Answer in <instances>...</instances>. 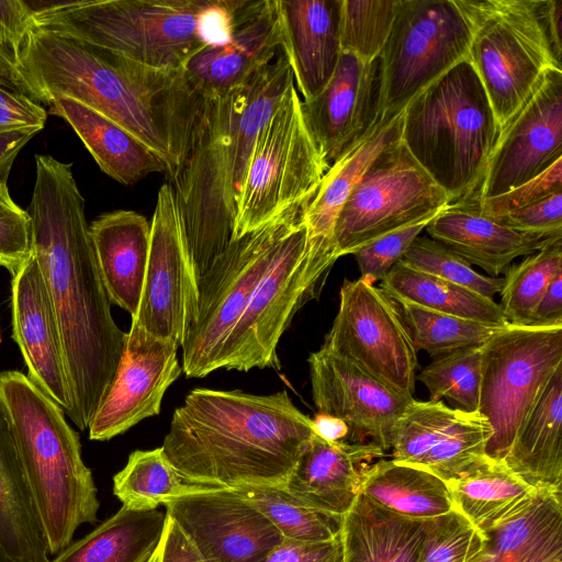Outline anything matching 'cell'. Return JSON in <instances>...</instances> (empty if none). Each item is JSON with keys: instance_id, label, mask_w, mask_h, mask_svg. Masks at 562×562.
<instances>
[{"instance_id": "cell-20", "label": "cell", "mask_w": 562, "mask_h": 562, "mask_svg": "<svg viewBox=\"0 0 562 562\" xmlns=\"http://www.w3.org/2000/svg\"><path fill=\"white\" fill-rule=\"evenodd\" d=\"M317 413L341 419L348 443L391 450L394 426L414 397L398 394L351 361L324 348L308 358Z\"/></svg>"}, {"instance_id": "cell-8", "label": "cell", "mask_w": 562, "mask_h": 562, "mask_svg": "<svg viewBox=\"0 0 562 562\" xmlns=\"http://www.w3.org/2000/svg\"><path fill=\"white\" fill-rule=\"evenodd\" d=\"M471 30L469 61L493 108L499 133L543 76L562 69L546 18V0H458Z\"/></svg>"}, {"instance_id": "cell-45", "label": "cell", "mask_w": 562, "mask_h": 562, "mask_svg": "<svg viewBox=\"0 0 562 562\" xmlns=\"http://www.w3.org/2000/svg\"><path fill=\"white\" fill-rule=\"evenodd\" d=\"M406 266L441 278L483 296L501 292L504 278L486 277L445 245L427 236H417L401 259Z\"/></svg>"}, {"instance_id": "cell-54", "label": "cell", "mask_w": 562, "mask_h": 562, "mask_svg": "<svg viewBox=\"0 0 562 562\" xmlns=\"http://www.w3.org/2000/svg\"><path fill=\"white\" fill-rule=\"evenodd\" d=\"M146 562H204V560L178 524L167 515L160 540Z\"/></svg>"}, {"instance_id": "cell-3", "label": "cell", "mask_w": 562, "mask_h": 562, "mask_svg": "<svg viewBox=\"0 0 562 562\" xmlns=\"http://www.w3.org/2000/svg\"><path fill=\"white\" fill-rule=\"evenodd\" d=\"M314 434L312 418L285 390L256 395L199 387L173 412L161 448L191 484L284 487Z\"/></svg>"}, {"instance_id": "cell-52", "label": "cell", "mask_w": 562, "mask_h": 562, "mask_svg": "<svg viewBox=\"0 0 562 562\" xmlns=\"http://www.w3.org/2000/svg\"><path fill=\"white\" fill-rule=\"evenodd\" d=\"M47 120L45 108L27 95L0 85V132L37 127Z\"/></svg>"}, {"instance_id": "cell-37", "label": "cell", "mask_w": 562, "mask_h": 562, "mask_svg": "<svg viewBox=\"0 0 562 562\" xmlns=\"http://www.w3.org/2000/svg\"><path fill=\"white\" fill-rule=\"evenodd\" d=\"M166 512L122 506L81 539L70 542L48 562H146L157 547Z\"/></svg>"}, {"instance_id": "cell-31", "label": "cell", "mask_w": 562, "mask_h": 562, "mask_svg": "<svg viewBox=\"0 0 562 562\" xmlns=\"http://www.w3.org/2000/svg\"><path fill=\"white\" fill-rule=\"evenodd\" d=\"M562 366H560L503 459L536 490L562 491Z\"/></svg>"}, {"instance_id": "cell-5", "label": "cell", "mask_w": 562, "mask_h": 562, "mask_svg": "<svg viewBox=\"0 0 562 562\" xmlns=\"http://www.w3.org/2000/svg\"><path fill=\"white\" fill-rule=\"evenodd\" d=\"M249 0H71L32 29L72 36L137 64L182 70L202 49L229 41Z\"/></svg>"}, {"instance_id": "cell-27", "label": "cell", "mask_w": 562, "mask_h": 562, "mask_svg": "<svg viewBox=\"0 0 562 562\" xmlns=\"http://www.w3.org/2000/svg\"><path fill=\"white\" fill-rule=\"evenodd\" d=\"M430 238L448 247L490 277L504 273L514 259L530 256L562 235L515 231L482 214L472 199L450 203L425 227Z\"/></svg>"}, {"instance_id": "cell-21", "label": "cell", "mask_w": 562, "mask_h": 562, "mask_svg": "<svg viewBox=\"0 0 562 562\" xmlns=\"http://www.w3.org/2000/svg\"><path fill=\"white\" fill-rule=\"evenodd\" d=\"M382 70L380 56L371 61L341 52L323 91L301 100L308 131L330 167L353 150L381 120Z\"/></svg>"}, {"instance_id": "cell-12", "label": "cell", "mask_w": 562, "mask_h": 562, "mask_svg": "<svg viewBox=\"0 0 562 562\" xmlns=\"http://www.w3.org/2000/svg\"><path fill=\"white\" fill-rule=\"evenodd\" d=\"M470 41L458 0H400L380 54L381 120L396 116L418 92L469 59Z\"/></svg>"}, {"instance_id": "cell-32", "label": "cell", "mask_w": 562, "mask_h": 562, "mask_svg": "<svg viewBox=\"0 0 562 562\" xmlns=\"http://www.w3.org/2000/svg\"><path fill=\"white\" fill-rule=\"evenodd\" d=\"M427 519L391 513L361 492L342 516L344 562H418Z\"/></svg>"}, {"instance_id": "cell-10", "label": "cell", "mask_w": 562, "mask_h": 562, "mask_svg": "<svg viewBox=\"0 0 562 562\" xmlns=\"http://www.w3.org/2000/svg\"><path fill=\"white\" fill-rule=\"evenodd\" d=\"M308 202L296 204L258 229L231 240L198 281L199 306L182 349V371L203 378L218 369L223 346L282 238Z\"/></svg>"}, {"instance_id": "cell-42", "label": "cell", "mask_w": 562, "mask_h": 562, "mask_svg": "<svg viewBox=\"0 0 562 562\" xmlns=\"http://www.w3.org/2000/svg\"><path fill=\"white\" fill-rule=\"evenodd\" d=\"M501 308L508 325L528 326L551 281L562 273V238L504 272Z\"/></svg>"}, {"instance_id": "cell-30", "label": "cell", "mask_w": 562, "mask_h": 562, "mask_svg": "<svg viewBox=\"0 0 562 562\" xmlns=\"http://www.w3.org/2000/svg\"><path fill=\"white\" fill-rule=\"evenodd\" d=\"M49 113L64 119L100 169L124 186L150 173L166 172L165 161L132 133L99 112L69 98L50 102Z\"/></svg>"}, {"instance_id": "cell-23", "label": "cell", "mask_w": 562, "mask_h": 562, "mask_svg": "<svg viewBox=\"0 0 562 562\" xmlns=\"http://www.w3.org/2000/svg\"><path fill=\"white\" fill-rule=\"evenodd\" d=\"M11 277L12 333L26 364V375L70 418L72 394L60 335L33 256Z\"/></svg>"}, {"instance_id": "cell-41", "label": "cell", "mask_w": 562, "mask_h": 562, "mask_svg": "<svg viewBox=\"0 0 562 562\" xmlns=\"http://www.w3.org/2000/svg\"><path fill=\"white\" fill-rule=\"evenodd\" d=\"M393 300L402 312L416 350H424L434 358L480 347L504 327L445 314L402 299Z\"/></svg>"}, {"instance_id": "cell-57", "label": "cell", "mask_w": 562, "mask_h": 562, "mask_svg": "<svg viewBox=\"0 0 562 562\" xmlns=\"http://www.w3.org/2000/svg\"><path fill=\"white\" fill-rule=\"evenodd\" d=\"M314 432L321 438L331 442H347L349 429L339 418L317 413L312 419Z\"/></svg>"}, {"instance_id": "cell-50", "label": "cell", "mask_w": 562, "mask_h": 562, "mask_svg": "<svg viewBox=\"0 0 562 562\" xmlns=\"http://www.w3.org/2000/svg\"><path fill=\"white\" fill-rule=\"evenodd\" d=\"M31 27L23 0H0V66L33 90L21 68V50Z\"/></svg>"}, {"instance_id": "cell-7", "label": "cell", "mask_w": 562, "mask_h": 562, "mask_svg": "<svg viewBox=\"0 0 562 562\" xmlns=\"http://www.w3.org/2000/svg\"><path fill=\"white\" fill-rule=\"evenodd\" d=\"M499 127L469 59L418 92L403 110L401 139L451 203L471 199Z\"/></svg>"}, {"instance_id": "cell-13", "label": "cell", "mask_w": 562, "mask_h": 562, "mask_svg": "<svg viewBox=\"0 0 562 562\" xmlns=\"http://www.w3.org/2000/svg\"><path fill=\"white\" fill-rule=\"evenodd\" d=\"M450 203L398 138L371 161L344 203L334 227L336 256L431 220Z\"/></svg>"}, {"instance_id": "cell-35", "label": "cell", "mask_w": 562, "mask_h": 562, "mask_svg": "<svg viewBox=\"0 0 562 562\" xmlns=\"http://www.w3.org/2000/svg\"><path fill=\"white\" fill-rule=\"evenodd\" d=\"M453 509L486 533L527 507L539 491L486 454L460 477L447 483Z\"/></svg>"}, {"instance_id": "cell-6", "label": "cell", "mask_w": 562, "mask_h": 562, "mask_svg": "<svg viewBox=\"0 0 562 562\" xmlns=\"http://www.w3.org/2000/svg\"><path fill=\"white\" fill-rule=\"evenodd\" d=\"M0 413L9 427L47 546L56 555L100 503L81 443L64 411L21 371H0Z\"/></svg>"}, {"instance_id": "cell-34", "label": "cell", "mask_w": 562, "mask_h": 562, "mask_svg": "<svg viewBox=\"0 0 562 562\" xmlns=\"http://www.w3.org/2000/svg\"><path fill=\"white\" fill-rule=\"evenodd\" d=\"M47 546L9 430L0 413V562H48Z\"/></svg>"}, {"instance_id": "cell-39", "label": "cell", "mask_w": 562, "mask_h": 562, "mask_svg": "<svg viewBox=\"0 0 562 562\" xmlns=\"http://www.w3.org/2000/svg\"><path fill=\"white\" fill-rule=\"evenodd\" d=\"M202 487L206 486L183 481L161 447L133 451L125 467L113 477V494L122 506L135 510L156 509Z\"/></svg>"}, {"instance_id": "cell-58", "label": "cell", "mask_w": 562, "mask_h": 562, "mask_svg": "<svg viewBox=\"0 0 562 562\" xmlns=\"http://www.w3.org/2000/svg\"><path fill=\"white\" fill-rule=\"evenodd\" d=\"M546 18L552 47L561 61L562 54V1L546 0Z\"/></svg>"}, {"instance_id": "cell-11", "label": "cell", "mask_w": 562, "mask_h": 562, "mask_svg": "<svg viewBox=\"0 0 562 562\" xmlns=\"http://www.w3.org/2000/svg\"><path fill=\"white\" fill-rule=\"evenodd\" d=\"M562 366V326L506 325L482 345V379L477 412L491 428L485 454L503 460Z\"/></svg>"}, {"instance_id": "cell-15", "label": "cell", "mask_w": 562, "mask_h": 562, "mask_svg": "<svg viewBox=\"0 0 562 562\" xmlns=\"http://www.w3.org/2000/svg\"><path fill=\"white\" fill-rule=\"evenodd\" d=\"M307 231L304 214L282 238L271 262L229 333L218 369H280L278 344L295 312L313 299L305 281Z\"/></svg>"}, {"instance_id": "cell-36", "label": "cell", "mask_w": 562, "mask_h": 562, "mask_svg": "<svg viewBox=\"0 0 562 562\" xmlns=\"http://www.w3.org/2000/svg\"><path fill=\"white\" fill-rule=\"evenodd\" d=\"M378 506L408 518L431 519L453 509L448 484L434 473L393 459L363 471L361 491Z\"/></svg>"}, {"instance_id": "cell-26", "label": "cell", "mask_w": 562, "mask_h": 562, "mask_svg": "<svg viewBox=\"0 0 562 562\" xmlns=\"http://www.w3.org/2000/svg\"><path fill=\"white\" fill-rule=\"evenodd\" d=\"M342 0H278L282 50L303 101L318 95L337 67Z\"/></svg>"}, {"instance_id": "cell-47", "label": "cell", "mask_w": 562, "mask_h": 562, "mask_svg": "<svg viewBox=\"0 0 562 562\" xmlns=\"http://www.w3.org/2000/svg\"><path fill=\"white\" fill-rule=\"evenodd\" d=\"M9 177H0V267L13 276L32 258V220L11 196Z\"/></svg>"}, {"instance_id": "cell-22", "label": "cell", "mask_w": 562, "mask_h": 562, "mask_svg": "<svg viewBox=\"0 0 562 562\" xmlns=\"http://www.w3.org/2000/svg\"><path fill=\"white\" fill-rule=\"evenodd\" d=\"M178 348L131 326L115 378L88 426L91 440H110L159 414L166 391L182 372Z\"/></svg>"}, {"instance_id": "cell-53", "label": "cell", "mask_w": 562, "mask_h": 562, "mask_svg": "<svg viewBox=\"0 0 562 562\" xmlns=\"http://www.w3.org/2000/svg\"><path fill=\"white\" fill-rule=\"evenodd\" d=\"M263 562H344L339 536L326 542H297L284 539Z\"/></svg>"}, {"instance_id": "cell-49", "label": "cell", "mask_w": 562, "mask_h": 562, "mask_svg": "<svg viewBox=\"0 0 562 562\" xmlns=\"http://www.w3.org/2000/svg\"><path fill=\"white\" fill-rule=\"evenodd\" d=\"M562 192V158L537 177L493 198L473 200L479 211L488 217H498L533 204L551 194Z\"/></svg>"}, {"instance_id": "cell-4", "label": "cell", "mask_w": 562, "mask_h": 562, "mask_svg": "<svg viewBox=\"0 0 562 562\" xmlns=\"http://www.w3.org/2000/svg\"><path fill=\"white\" fill-rule=\"evenodd\" d=\"M292 83L282 50L244 85L204 99L191 145L168 178L196 281L233 238L255 140Z\"/></svg>"}, {"instance_id": "cell-14", "label": "cell", "mask_w": 562, "mask_h": 562, "mask_svg": "<svg viewBox=\"0 0 562 562\" xmlns=\"http://www.w3.org/2000/svg\"><path fill=\"white\" fill-rule=\"evenodd\" d=\"M322 348L355 363L392 391L413 397L417 350L397 303L371 281L345 280Z\"/></svg>"}, {"instance_id": "cell-56", "label": "cell", "mask_w": 562, "mask_h": 562, "mask_svg": "<svg viewBox=\"0 0 562 562\" xmlns=\"http://www.w3.org/2000/svg\"><path fill=\"white\" fill-rule=\"evenodd\" d=\"M40 131L37 127H26L0 132V177H9L20 150Z\"/></svg>"}, {"instance_id": "cell-60", "label": "cell", "mask_w": 562, "mask_h": 562, "mask_svg": "<svg viewBox=\"0 0 562 562\" xmlns=\"http://www.w3.org/2000/svg\"><path fill=\"white\" fill-rule=\"evenodd\" d=\"M547 562H562V558H555V559L549 560Z\"/></svg>"}, {"instance_id": "cell-29", "label": "cell", "mask_w": 562, "mask_h": 562, "mask_svg": "<svg viewBox=\"0 0 562 562\" xmlns=\"http://www.w3.org/2000/svg\"><path fill=\"white\" fill-rule=\"evenodd\" d=\"M97 266L111 303L139 306L150 246V224L135 211L103 213L89 225Z\"/></svg>"}, {"instance_id": "cell-1", "label": "cell", "mask_w": 562, "mask_h": 562, "mask_svg": "<svg viewBox=\"0 0 562 562\" xmlns=\"http://www.w3.org/2000/svg\"><path fill=\"white\" fill-rule=\"evenodd\" d=\"M72 164L35 155L27 212L32 256L42 272L57 322L72 394L70 419L88 428L105 398L125 351L127 333L111 314L93 254Z\"/></svg>"}, {"instance_id": "cell-19", "label": "cell", "mask_w": 562, "mask_h": 562, "mask_svg": "<svg viewBox=\"0 0 562 562\" xmlns=\"http://www.w3.org/2000/svg\"><path fill=\"white\" fill-rule=\"evenodd\" d=\"M491 436L492 428L479 412L413 398L394 426L391 456L449 483L485 456Z\"/></svg>"}, {"instance_id": "cell-24", "label": "cell", "mask_w": 562, "mask_h": 562, "mask_svg": "<svg viewBox=\"0 0 562 562\" xmlns=\"http://www.w3.org/2000/svg\"><path fill=\"white\" fill-rule=\"evenodd\" d=\"M278 0H250L228 42L202 49L182 71L203 98L214 97L247 82L282 52Z\"/></svg>"}, {"instance_id": "cell-59", "label": "cell", "mask_w": 562, "mask_h": 562, "mask_svg": "<svg viewBox=\"0 0 562 562\" xmlns=\"http://www.w3.org/2000/svg\"><path fill=\"white\" fill-rule=\"evenodd\" d=\"M0 85L16 92H21L27 95L29 98L33 99L34 101L38 102L35 92L27 85L22 82L20 79H18L14 75L4 69L2 66H0Z\"/></svg>"}, {"instance_id": "cell-9", "label": "cell", "mask_w": 562, "mask_h": 562, "mask_svg": "<svg viewBox=\"0 0 562 562\" xmlns=\"http://www.w3.org/2000/svg\"><path fill=\"white\" fill-rule=\"evenodd\" d=\"M328 169L292 83L255 140L232 240L258 229L288 209L311 201Z\"/></svg>"}, {"instance_id": "cell-2", "label": "cell", "mask_w": 562, "mask_h": 562, "mask_svg": "<svg viewBox=\"0 0 562 562\" xmlns=\"http://www.w3.org/2000/svg\"><path fill=\"white\" fill-rule=\"evenodd\" d=\"M21 68L40 103L69 98L155 151L170 178L182 162L204 99L182 70L147 67L82 40L30 29Z\"/></svg>"}, {"instance_id": "cell-33", "label": "cell", "mask_w": 562, "mask_h": 562, "mask_svg": "<svg viewBox=\"0 0 562 562\" xmlns=\"http://www.w3.org/2000/svg\"><path fill=\"white\" fill-rule=\"evenodd\" d=\"M485 537V547L475 562H547L562 558V491H539L527 507Z\"/></svg>"}, {"instance_id": "cell-51", "label": "cell", "mask_w": 562, "mask_h": 562, "mask_svg": "<svg viewBox=\"0 0 562 562\" xmlns=\"http://www.w3.org/2000/svg\"><path fill=\"white\" fill-rule=\"evenodd\" d=\"M492 218L518 232L562 235V192Z\"/></svg>"}, {"instance_id": "cell-17", "label": "cell", "mask_w": 562, "mask_h": 562, "mask_svg": "<svg viewBox=\"0 0 562 562\" xmlns=\"http://www.w3.org/2000/svg\"><path fill=\"white\" fill-rule=\"evenodd\" d=\"M164 506L204 562H263L284 540L235 490L202 487Z\"/></svg>"}, {"instance_id": "cell-25", "label": "cell", "mask_w": 562, "mask_h": 562, "mask_svg": "<svg viewBox=\"0 0 562 562\" xmlns=\"http://www.w3.org/2000/svg\"><path fill=\"white\" fill-rule=\"evenodd\" d=\"M403 111L378 122L368 137L333 164L304 211L307 231L305 281L313 297L338 259L334 243L337 216L352 187L371 161L391 143L401 138Z\"/></svg>"}, {"instance_id": "cell-38", "label": "cell", "mask_w": 562, "mask_h": 562, "mask_svg": "<svg viewBox=\"0 0 562 562\" xmlns=\"http://www.w3.org/2000/svg\"><path fill=\"white\" fill-rule=\"evenodd\" d=\"M380 288L393 299L429 310L480 323L508 325L493 299L413 269L401 260L385 274Z\"/></svg>"}, {"instance_id": "cell-18", "label": "cell", "mask_w": 562, "mask_h": 562, "mask_svg": "<svg viewBox=\"0 0 562 562\" xmlns=\"http://www.w3.org/2000/svg\"><path fill=\"white\" fill-rule=\"evenodd\" d=\"M560 158L562 69H553L543 76L531 97L501 131L471 199L506 193L537 177Z\"/></svg>"}, {"instance_id": "cell-48", "label": "cell", "mask_w": 562, "mask_h": 562, "mask_svg": "<svg viewBox=\"0 0 562 562\" xmlns=\"http://www.w3.org/2000/svg\"><path fill=\"white\" fill-rule=\"evenodd\" d=\"M431 220L402 227L357 249L352 255L358 263L360 278L372 283L382 281Z\"/></svg>"}, {"instance_id": "cell-28", "label": "cell", "mask_w": 562, "mask_h": 562, "mask_svg": "<svg viewBox=\"0 0 562 562\" xmlns=\"http://www.w3.org/2000/svg\"><path fill=\"white\" fill-rule=\"evenodd\" d=\"M385 454L371 445L331 442L314 434L284 488L315 509L344 516L361 491L366 468Z\"/></svg>"}, {"instance_id": "cell-55", "label": "cell", "mask_w": 562, "mask_h": 562, "mask_svg": "<svg viewBox=\"0 0 562 562\" xmlns=\"http://www.w3.org/2000/svg\"><path fill=\"white\" fill-rule=\"evenodd\" d=\"M528 326H562V273L558 274L547 288Z\"/></svg>"}, {"instance_id": "cell-44", "label": "cell", "mask_w": 562, "mask_h": 562, "mask_svg": "<svg viewBox=\"0 0 562 562\" xmlns=\"http://www.w3.org/2000/svg\"><path fill=\"white\" fill-rule=\"evenodd\" d=\"M400 0H342L341 52L362 60L376 59L391 32Z\"/></svg>"}, {"instance_id": "cell-16", "label": "cell", "mask_w": 562, "mask_h": 562, "mask_svg": "<svg viewBox=\"0 0 562 562\" xmlns=\"http://www.w3.org/2000/svg\"><path fill=\"white\" fill-rule=\"evenodd\" d=\"M198 306V281L180 213L171 186L165 183L156 199L143 292L131 326L181 347Z\"/></svg>"}, {"instance_id": "cell-40", "label": "cell", "mask_w": 562, "mask_h": 562, "mask_svg": "<svg viewBox=\"0 0 562 562\" xmlns=\"http://www.w3.org/2000/svg\"><path fill=\"white\" fill-rule=\"evenodd\" d=\"M235 491L262 513L283 539L326 542L340 533L342 516L315 509L284 487L246 486Z\"/></svg>"}, {"instance_id": "cell-43", "label": "cell", "mask_w": 562, "mask_h": 562, "mask_svg": "<svg viewBox=\"0 0 562 562\" xmlns=\"http://www.w3.org/2000/svg\"><path fill=\"white\" fill-rule=\"evenodd\" d=\"M419 381L428 389L429 401L447 397L467 412H477L482 379V346L440 356L426 366Z\"/></svg>"}, {"instance_id": "cell-46", "label": "cell", "mask_w": 562, "mask_h": 562, "mask_svg": "<svg viewBox=\"0 0 562 562\" xmlns=\"http://www.w3.org/2000/svg\"><path fill=\"white\" fill-rule=\"evenodd\" d=\"M486 537L456 509L427 519L418 562H475Z\"/></svg>"}]
</instances>
